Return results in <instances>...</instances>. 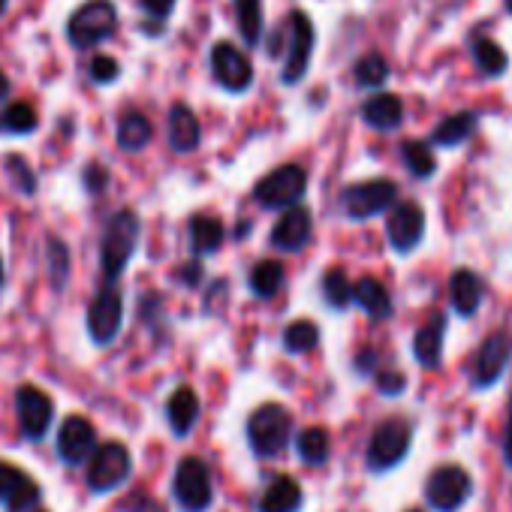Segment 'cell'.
<instances>
[{"instance_id": "cell-1", "label": "cell", "mask_w": 512, "mask_h": 512, "mask_svg": "<svg viewBox=\"0 0 512 512\" xmlns=\"http://www.w3.org/2000/svg\"><path fill=\"white\" fill-rule=\"evenodd\" d=\"M139 214L130 208H121L109 217L103 229V244H100V266L106 281H118L133 260L136 244H139Z\"/></svg>"}, {"instance_id": "cell-2", "label": "cell", "mask_w": 512, "mask_h": 512, "mask_svg": "<svg viewBox=\"0 0 512 512\" xmlns=\"http://www.w3.org/2000/svg\"><path fill=\"white\" fill-rule=\"evenodd\" d=\"M115 31H118V7L112 0H85L67 19V40L79 52L106 43Z\"/></svg>"}, {"instance_id": "cell-3", "label": "cell", "mask_w": 512, "mask_h": 512, "mask_svg": "<svg viewBox=\"0 0 512 512\" xmlns=\"http://www.w3.org/2000/svg\"><path fill=\"white\" fill-rule=\"evenodd\" d=\"M293 437V416L281 404H266L260 410H253L247 419V440L256 455H278L287 449Z\"/></svg>"}, {"instance_id": "cell-4", "label": "cell", "mask_w": 512, "mask_h": 512, "mask_svg": "<svg viewBox=\"0 0 512 512\" xmlns=\"http://www.w3.org/2000/svg\"><path fill=\"white\" fill-rule=\"evenodd\" d=\"M308 190V175L302 166L290 163L275 172H269L260 184H256L253 196L263 208H296V202Z\"/></svg>"}, {"instance_id": "cell-5", "label": "cell", "mask_w": 512, "mask_h": 512, "mask_svg": "<svg viewBox=\"0 0 512 512\" xmlns=\"http://www.w3.org/2000/svg\"><path fill=\"white\" fill-rule=\"evenodd\" d=\"M175 500L184 512H205L211 506V473L202 458H181L175 470Z\"/></svg>"}, {"instance_id": "cell-6", "label": "cell", "mask_w": 512, "mask_h": 512, "mask_svg": "<svg viewBox=\"0 0 512 512\" xmlns=\"http://www.w3.org/2000/svg\"><path fill=\"white\" fill-rule=\"evenodd\" d=\"M470 473L458 464H446V467H437L431 476H428V485H425V500L431 503V509L437 512H455L461 509V503L470 497Z\"/></svg>"}, {"instance_id": "cell-7", "label": "cell", "mask_w": 512, "mask_h": 512, "mask_svg": "<svg viewBox=\"0 0 512 512\" xmlns=\"http://www.w3.org/2000/svg\"><path fill=\"white\" fill-rule=\"evenodd\" d=\"M130 470H133V461H130L127 446L124 443H103L88 464V485L97 494L112 491L130 479Z\"/></svg>"}, {"instance_id": "cell-8", "label": "cell", "mask_w": 512, "mask_h": 512, "mask_svg": "<svg viewBox=\"0 0 512 512\" xmlns=\"http://www.w3.org/2000/svg\"><path fill=\"white\" fill-rule=\"evenodd\" d=\"M398 196V187L395 181H386V178H374V181H359V184H350L344 193H341V202H344V211L347 217L353 220H368L380 211H386Z\"/></svg>"}, {"instance_id": "cell-9", "label": "cell", "mask_w": 512, "mask_h": 512, "mask_svg": "<svg viewBox=\"0 0 512 512\" xmlns=\"http://www.w3.org/2000/svg\"><path fill=\"white\" fill-rule=\"evenodd\" d=\"M410 437H413V431L404 419H386L383 425H377V431L368 443V467L371 470L395 467L407 455Z\"/></svg>"}, {"instance_id": "cell-10", "label": "cell", "mask_w": 512, "mask_h": 512, "mask_svg": "<svg viewBox=\"0 0 512 512\" xmlns=\"http://www.w3.org/2000/svg\"><path fill=\"white\" fill-rule=\"evenodd\" d=\"M314 43H317V31L311 25V19L302 13V10H293L290 16V52H287V64H284V85H296L305 79L308 73V64H311V55H314Z\"/></svg>"}, {"instance_id": "cell-11", "label": "cell", "mask_w": 512, "mask_h": 512, "mask_svg": "<svg viewBox=\"0 0 512 512\" xmlns=\"http://www.w3.org/2000/svg\"><path fill=\"white\" fill-rule=\"evenodd\" d=\"M124 323V299L115 287H106L94 296L91 308H88V332L94 338V344L106 347L118 338Z\"/></svg>"}, {"instance_id": "cell-12", "label": "cell", "mask_w": 512, "mask_h": 512, "mask_svg": "<svg viewBox=\"0 0 512 512\" xmlns=\"http://www.w3.org/2000/svg\"><path fill=\"white\" fill-rule=\"evenodd\" d=\"M16 410H19V425L28 440H43L52 428L55 419V401L37 389V386H22L16 392Z\"/></svg>"}, {"instance_id": "cell-13", "label": "cell", "mask_w": 512, "mask_h": 512, "mask_svg": "<svg viewBox=\"0 0 512 512\" xmlns=\"http://www.w3.org/2000/svg\"><path fill=\"white\" fill-rule=\"evenodd\" d=\"M211 73L214 79L232 91V94H241L250 88L253 82V64L247 61V55L241 49H235L232 43H217L211 49Z\"/></svg>"}, {"instance_id": "cell-14", "label": "cell", "mask_w": 512, "mask_h": 512, "mask_svg": "<svg viewBox=\"0 0 512 512\" xmlns=\"http://www.w3.org/2000/svg\"><path fill=\"white\" fill-rule=\"evenodd\" d=\"M97 452V431L85 416H70L64 419L61 431H58V455L64 464L79 467L82 461L94 458Z\"/></svg>"}, {"instance_id": "cell-15", "label": "cell", "mask_w": 512, "mask_h": 512, "mask_svg": "<svg viewBox=\"0 0 512 512\" xmlns=\"http://www.w3.org/2000/svg\"><path fill=\"white\" fill-rule=\"evenodd\" d=\"M509 359H512V332L488 335L485 344L476 353V362H473V386L485 389L494 380H500V374L509 365Z\"/></svg>"}, {"instance_id": "cell-16", "label": "cell", "mask_w": 512, "mask_h": 512, "mask_svg": "<svg viewBox=\"0 0 512 512\" xmlns=\"http://www.w3.org/2000/svg\"><path fill=\"white\" fill-rule=\"evenodd\" d=\"M386 235H389V244L398 253H410L425 235V211H422V205L401 202L398 208H392V214L386 220Z\"/></svg>"}, {"instance_id": "cell-17", "label": "cell", "mask_w": 512, "mask_h": 512, "mask_svg": "<svg viewBox=\"0 0 512 512\" xmlns=\"http://www.w3.org/2000/svg\"><path fill=\"white\" fill-rule=\"evenodd\" d=\"M311 241V214L308 208L296 205L287 208V214L272 229V244L281 250H302Z\"/></svg>"}, {"instance_id": "cell-18", "label": "cell", "mask_w": 512, "mask_h": 512, "mask_svg": "<svg viewBox=\"0 0 512 512\" xmlns=\"http://www.w3.org/2000/svg\"><path fill=\"white\" fill-rule=\"evenodd\" d=\"M166 419L178 437H187L193 431V425L199 419V398L190 386H181L172 392V398L166 401Z\"/></svg>"}, {"instance_id": "cell-19", "label": "cell", "mask_w": 512, "mask_h": 512, "mask_svg": "<svg viewBox=\"0 0 512 512\" xmlns=\"http://www.w3.org/2000/svg\"><path fill=\"white\" fill-rule=\"evenodd\" d=\"M299 506H302V488L287 473L275 476L266 494L260 497V512H299Z\"/></svg>"}, {"instance_id": "cell-20", "label": "cell", "mask_w": 512, "mask_h": 512, "mask_svg": "<svg viewBox=\"0 0 512 512\" xmlns=\"http://www.w3.org/2000/svg\"><path fill=\"white\" fill-rule=\"evenodd\" d=\"M199 139H202V130H199V121H196L193 109L184 106V103H175L172 112H169V142H172V148L187 154V151H193L199 145Z\"/></svg>"}, {"instance_id": "cell-21", "label": "cell", "mask_w": 512, "mask_h": 512, "mask_svg": "<svg viewBox=\"0 0 512 512\" xmlns=\"http://www.w3.org/2000/svg\"><path fill=\"white\" fill-rule=\"evenodd\" d=\"M362 118L377 130H395L404 121V103L395 94H377L362 106Z\"/></svg>"}, {"instance_id": "cell-22", "label": "cell", "mask_w": 512, "mask_h": 512, "mask_svg": "<svg viewBox=\"0 0 512 512\" xmlns=\"http://www.w3.org/2000/svg\"><path fill=\"white\" fill-rule=\"evenodd\" d=\"M476 124H479V115H476V112H455V115L443 118V121L434 127L431 142H434V145H440V148L461 145L464 139H470V136H473Z\"/></svg>"}, {"instance_id": "cell-23", "label": "cell", "mask_w": 512, "mask_h": 512, "mask_svg": "<svg viewBox=\"0 0 512 512\" xmlns=\"http://www.w3.org/2000/svg\"><path fill=\"white\" fill-rule=\"evenodd\" d=\"M449 293H452V308H455L461 317H470V314H476V308H479V302H482V281H479L473 272L461 269V272L452 275Z\"/></svg>"}, {"instance_id": "cell-24", "label": "cell", "mask_w": 512, "mask_h": 512, "mask_svg": "<svg viewBox=\"0 0 512 512\" xmlns=\"http://www.w3.org/2000/svg\"><path fill=\"white\" fill-rule=\"evenodd\" d=\"M443 320L440 317H434L431 323H425L419 332H416V338H413V353H416V359L425 365V368H437L440 365V359H443Z\"/></svg>"}, {"instance_id": "cell-25", "label": "cell", "mask_w": 512, "mask_h": 512, "mask_svg": "<svg viewBox=\"0 0 512 512\" xmlns=\"http://www.w3.org/2000/svg\"><path fill=\"white\" fill-rule=\"evenodd\" d=\"M154 136L151 121L142 112H124L118 121V145L124 151H142Z\"/></svg>"}, {"instance_id": "cell-26", "label": "cell", "mask_w": 512, "mask_h": 512, "mask_svg": "<svg viewBox=\"0 0 512 512\" xmlns=\"http://www.w3.org/2000/svg\"><path fill=\"white\" fill-rule=\"evenodd\" d=\"M356 302L365 308V314H371L374 320H386L392 314V299L386 293V287L377 278H362L356 284Z\"/></svg>"}, {"instance_id": "cell-27", "label": "cell", "mask_w": 512, "mask_h": 512, "mask_svg": "<svg viewBox=\"0 0 512 512\" xmlns=\"http://www.w3.org/2000/svg\"><path fill=\"white\" fill-rule=\"evenodd\" d=\"M238 31L247 46H256L263 40V0H232Z\"/></svg>"}, {"instance_id": "cell-28", "label": "cell", "mask_w": 512, "mask_h": 512, "mask_svg": "<svg viewBox=\"0 0 512 512\" xmlns=\"http://www.w3.org/2000/svg\"><path fill=\"white\" fill-rule=\"evenodd\" d=\"M223 241V226L220 220L208 217V214H196L190 220V244L193 253H214Z\"/></svg>"}, {"instance_id": "cell-29", "label": "cell", "mask_w": 512, "mask_h": 512, "mask_svg": "<svg viewBox=\"0 0 512 512\" xmlns=\"http://www.w3.org/2000/svg\"><path fill=\"white\" fill-rule=\"evenodd\" d=\"M284 287V266L275 260H263L256 263L253 275H250V290L260 299H272L278 296V290Z\"/></svg>"}, {"instance_id": "cell-30", "label": "cell", "mask_w": 512, "mask_h": 512, "mask_svg": "<svg viewBox=\"0 0 512 512\" xmlns=\"http://www.w3.org/2000/svg\"><path fill=\"white\" fill-rule=\"evenodd\" d=\"M473 58H476V64H479V70L485 76H503V70L509 64L506 52L494 40H488V37H476L473 40Z\"/></svg>"}, {"instance_id": "cell-31", "label": "cell", "mask_w": 512, "mask_h": 512, "mask_svg": "<svg viewBox=\"0 0 512 512\" xmlns=\"http://www.w3.org/2000/svg\"><path fill=\"white\" fill-rule=\"evenodd\" d=\"M299 455L308 461V464H323L329 458V431L326 428H305L299 434Z\"/></svg>"}, {"instance_id": "cell-32", "label": "cell", "mask_w": 512, "mask_h": 512, "mask_svg": "<svg viewBox=\"0 0 512 512\" xmlns=\"http://www.w3.org/2000/svg\"><path fill=\"white\" fill-rule=\"evenodd\" d=\"M353 76H356V85H359V88H380V85L389 79V64H386L383 55L374 52V55L359 58Z\"/></svg>"}, {"instance_id": "cell-33", "label": "cell", "mask_w": 512, "mask_h": 512, "mask_svg": "<svg viewBox=\"0 0 512 512\" xmlns=\"http://www.w3.org/2000/svg\"><path fill=\"white\" fill-rule=\"evenodd\" d=\"M323 293L332 308H347L356 299V284H350V278L341 269H332L323 278Z\"/></svg>"}, {"instance_id": "cell-34", "label": "cell", "mask_w": 512, "mask_h": 512, "mask_svg": "<svg viewBox=\"0 0 512 512\" xmlns=\"http://www.w3.org/2000/svg\"><path fill=\"white\" fill-rule=\"evenodd\" d=\"M320 341V329L311 320H296L284 329V347L290 353H308Z\"/></svg>"}, {"instance_id": "cell-35", "label": "cell", "mask_w": 512, "mask_h": 512, "mask_svg": "<svg viewBox=\"0 0 512 512\" xmlns=\"http://www.w3.org/2000/svg\"><path fill=\"white\" fill-rule=\"evenodd\" d=\"M401 157H404L407 169L416 178H428L437 169V160H434V154H431V148L425 142H404L401 145Z\"/></svg>"}, {"instance_id": "cell-36", "label": "cell", "mask_w": 512, "mask_h": 512, "mask_svg": "<svg viewBox=\"0 0 512 512\" xmlns=\"http://www.w3.org/2000/svg\"><path fill=\"white\" fill-rule=\"evenodd\" d=\"M37 112L31 103H10L7 112H4V130L7 133H16V136H28L37 130Z\"/></svg>"}, {"instance_id": "cell-37", "label": "cell", "mask_w": 512, "mask_h": 512, "mask_svg": "<svg viewBox=\"0 0 512 512\" xmlns=\"http://www.w3.org/2000/svg\"><path fill=\"white\" fill-rule=\"evenodd\" d=\"M4 166H7V172H10V178H13V184H16V190L22 196H34L37 193V172L31 169V163L22 154H7Z\"/></svg>"}, {"instance_id": "cell-38", "label": "cell", "mask_w": 512, "mask_h": 512, "mask_svg": "<svg viewBox=\"0 0 512 512\" xmlns=\"http://www.w3.org/2000/svg\"><path fill=\"white\" fill-rule=\"evenodd\" d=\"M49 266H52V287L61 290L70 275V250L61 238L49 235Z\"/></svg>"}, {"instance_id": "cell-39", "label": "cell", "mask_w": 512, "mask_h": 512, "mask_svg": "<svg viewBox=\"0 0 512 512\" xmlns=\"http://www.w3.org/2000/svg\"><path fill=\"white\" fill-rule=\"evenodd\" d=\"M28 479H31V476H28L25 470L13 467V464H7V461H0V503H10V500L22 491V485H25Z\"/></svg>"}, {"instance_id": "cell-40", "label": "cell", "mask_w": 512, "mask_h": 512, "mask_svg": "<svg viewBox=\"0 0 512 512\" xmlns=\"http://www.w3.org/2000/svg\"><path fill=\"white\" fill-rule=\"evenodd\" d=\"M88 76H91V82H97V85H112V82L121 76V64H118L115 58H109V55H97V58L88 64Z\"/></svg>"}, {"instance_id": "cell-41", "label": "cell", "mask_w": 512, "mask_h": 512, "mask_svg": "<svg viewBox=\"0 0 512 512\" xmlns=\"http://www.w3.org/2000/svg\"><path fill=\"white\" fill-rule=\"evenodd\" d=\"M40 503V485L34 482V479H28L25 485H22V491L7 503V512H28V509H34Z\"/></svg>"}, {"instance_id": "cell-42", "label": "cell", "mask_w": 512, "mask_h": 512, "mask_svg": "<svg viewBox=\"0 0 512 512\" xmlns=\"http://www.w3.org/2000/svg\"><path fill=\"white\" fill-rule=\"evenodd\" d=\"M139 7H142V13L148 19H154L157 25H163L172 16V10H175V0H139Z\"/></svg>"}, {"instance_id": "cell-43", "label": "cell", "mask_w": 512, "mask_h": 512, "mask_svg": "<svg viewBox=\"0 0 512 512\" xmlns=\"http://www.w3.org/2000/svg\"><path fill=\"white\" fill-rule=\"evenodd\" d=\"M82 181H85L88 193H103V190H106V184H109V172H106V166L91 163V166H85Z\"/></svg>"}, {"instance_id": "cell-44", "label": "cell", "mask_w": 512, "mask_h": 512, "mask_svg": "<svg viewBox=\"0 0 512 512\" xmlns=\"http://www.w3.org/2000/svg\"><path fill=\"white\" fill-rule=\"evenodd\" d=\"M380 389L395 395V392L404 389V377H401V374H383V377H380Z\"/></svg>"}, {"instance_id": "cell-45", "label": "cell", "mask_w": 512, "mask_h": 512, "mask_svg": "<svg viewBox=\"0 0 512 512\" xmlns=\"http://www.w3.org/2000/svg\"><path fill=\"white\" fill-rule=\"evenodd\" d=\"M503 458L512 464V401H509V419H506V434H503Z\"/></svg>"}, {"instance_id": "cell-46", "label": "cell", "mask_w": 512, "mask_h": 512, "mask_svg": "<svg viewBox=\"0 0 512 512\" xmlns=\"http://www.w3.org/2000/svg\"><path fill=\"white\" fill-rule=\"evenodd\" d=\"M10 88H13V85H10V76H7L4 70H0V100H7V97H10Z\"/></svg>"}, {"instance_id": "cell-47", "label": "cell", "mask_w": 512, "mask_h": 512, "mask_svg": "<svg viewBox=\"0 0 512 512\" xmlns=\"http://www.w3.org/2000/svg\"><path fill=\"white\" fill-rule=\"evenodd\" d=\"M184 269H187V272H184V281H187V284H196V281H199V263H196V266L190 263V266H184Z\"/></svg>"}, {"instance_id": "cell-48", "label": "cell", "mask_w": 512, "mask_h": 512, "mask_svg": "<svg viewBox=\"0 0 512 512\" xmlns=\"http://www.w3.org/2000/svg\"><path fill=\"white\" fill-rule=\"evenodd\" d=\"M4 281H7V272H4V260H0V287H4Z\"/></svg>"}, {"instance_id": "cell-49", "label": "cell", "mask_w": 512, "mask_h": 512, "mask_svg": "<svg viewBox=\"0 0 512 512\" xmlns=\"http://www.w3.org/2000/svg\"><path fill=\"white\" fill-rule=\"evenodd\" d=\"M7 7H10V0H0V16L7 13Z\"/></svg>"}, {"instance_id": "cell-50", "label": "cell", "mask_w": 512, "mask_h": 512, "mask_svg": "<svg viewBox=\"0 0 512 512\" xmlns=\"http://www.w3.org/2000/svg\"><path fill=\"white\" fill-rule=\"evenodd\" d=\"M506 10H509V13H512V0H506Z\"/></svg>"}, {"instance_id": "cell-51", "label": "cell", "mask_w": 512, "mask_h": 512, "mask_svg": "<svg viewBox=\"0 0 512 512\" xmlns=\"http://www.w3.org/2000/svg\"><path fill=\"white\" fill-rule=\"evenodd\" d=\"M0 130H4V115H0Z\"/></svg>"}, {"instance_id": "cell-52", "label": "cell", "mask_w": 512, "mask_h": 512, "mask_svg": "<svg viewBox=\"0 0 512 512\" xmlns=\"http://www.w3.org/2000/svg\"><path fill=\"white\" fill-rule=\"evenodd\" d=\"M34 512H46V509H34Z\"/></svg>"}]
</instances>
